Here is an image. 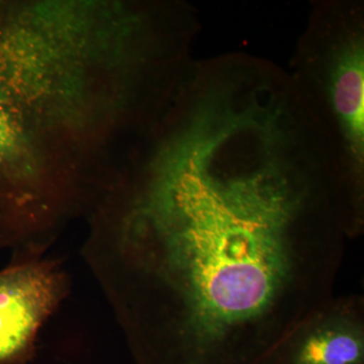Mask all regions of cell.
Masks as SVG:
<instances>
[{
  "label": "cell",
  "instance_id": "cell-1",
  "mask_svg": "<svg viewBox=\"0 0 364 364\" xmlns=\"http://www.w3.org/2000/svg\"><path fill=\"white\" fill-rule=\"evenodd\" d=\"M121 247L136 364H262L333 296L348 239L331 153L262 98L203 95Z\"/></svg>",
  "mask_w": 364,
  "mask_h": 364
},
{
  "label": "cell",
  "instance_id": "cell-2",
  "mask_svg": "<svg viewBox=\"0 0 364 364\" xmlns=\"http://www.w3.org/2000/svg\"><path fill=\"white\" fill-rule=\"evenodd\" d=\"M293 81L331 144L352 235L364 230V14L321 2L301 37Z\"/></svg>",
  "mask_w": 364,
  "mask_h": 364
},
{
  "label": "cell",
  "instance_id": "cell-3",
  "mask_svg": "<svg viewBox=\"0 0 364 364\" xmlns=\"http://www.w3.org/2000/svg\"><path fill=\"white\" fill-rule=\"evenodd\" d=\"M65 291L49 261L26 259L0 272V364H25L36 337Z\"/></svg>",
  "mask_w": 364,
  "mask_h": 364
},
{
  "label": "cell",
  "instance_id": "cell-4",
  "mask_svg": "<svg viewBox=\"0 0 364 364\" xmlns=\"http://www.w3.org/2000/svg\"><path fill=\"white\" fill-rule=\"evenodd\" d=\"M267 364H364V298L334 296L279 345Z\"/></svg>",
  "mask_w": 364,
  "mask_h": 364
},
{
  "label": "cell",
  "instance_id": "cell-5",
  "mask_svg": "<svg viewBox=\"0 0 364 364\" xmlns=\"http://www.w3.org/2000/svg\"><path fill=\"white\" fill-rule=\"evenodd\" d=\"M21 147L20 129L9 97V86L0 75V241L13 220L14 169Z\"/></svg>",
  "mask_w": 364,
  "mask_h": 364
},
{
  "label": "cell",
  "instance_id": "cell-6",
  "mask_svg": "<svg viewBox=\"0 0 364 364\" xmlns=\"http://www.w3.org/2000/svg\"><path fill=\"white\" fill-rule=\"evenodd\" d=\"M262 364H267V363H262Z\"/></svg>",
  "mask_w": 364,
  "mask_h": 364
}]
</instances>
